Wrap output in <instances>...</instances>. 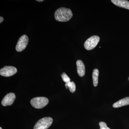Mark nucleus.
<instances>
[{"label":"nucleus","mask_w":129,"mask_h":129,"mask_svg":"<svg viewBox=\"0 0 129 129\" xmlns=\"http://www.w3.org/2000/svg\"><path fill=\"white\" fill-rule=\"evenodd\" d=\"M30 103L35 108L41 109L48 104V100L44 97H38L31 99Z\"/></svg>","instance_id":"2"},{"label":"nucleus","mask_w":129,"mask_h":129,"mask_svg":"<svg viewBox=\"0 0 129 129\" xmlns=\"http://www.w3.org/2000/svg\"><path fill=\"white\" fill-rule=\"evenodd\" d=\"M76 64L78 74L80 77H83L85 72V67L84 63L81 60H78L76 61Z\"/></svg>","instance_id":"8"},{"label":"nucleus","mask_w":129,"mask_h":129,"mask_svg":"<svg viewBox=\"0 0 129 129\" xmlns=\"http://www.w3.org/2000/svg\"><path fill=\"white\" fill-rule=\"evenodd\" d=\"M0 129H2V127H0Z\"/></svg>","instance_id":"17"},{"label":"nucleus","mask_w":129,"mask_h":129,"mask_svg":"<svg viewBox=\"0 0 129 129\" xmlns=\"http://www.w3.org/2000/svg\"><path fill=\"white\" fill-rule=\"evenodd\" d=\"M15 99L16 96L14 93H8L3 99L2 104L4 106H11L13 103Z\"/></svg>","instance_id":"7"},{"label":"nucleus","mask_w":129,"mask_h":129,"mask_svg":"<svg viewBox=\"0 0 129 129\" xmlns=\"http://www.w3.org/2000/svg\"><path fill=\"white\" fill-rule=\"evenodd\" d=\"M128 80H129V78H128Z\"/></svg>","instance_id":"18"},{"label":"nucleus","mask_w":129,"mask_h":129,"mask_svg":"<svg viewBox=\"0 0 129 129\" xmlns=\"http://www.w3.org/2000/svg\"><path fill=\"white\" fill-rule=\"evenodd\" d=\"M52 122V118L48 117L42 118L36 124L34 129H47L51 126Z\"/></svg>","instance_id":"3"},{"label":"nucleus","mask_w":129,"mask_h":129,"mask_svg":"<svg viewBox=\"0 0 129 129\" xmlns=\"http://www.w3.org/2000/svg\"><path fill=\"white\" fill-rule=\"evenodd\" d=\"M112 3L119 7L129 10V2L125 0H112Z\"/></svg>","instance_id":"9"},{"label":"nucleus","mask_w":129,"mask_h":129,"mask_svg":"<svg viewBox=\"0 0 129 129\" xmlns=\"http://www.w3.org/2000/svg\"><path fill=\"white\" fill-rule=\"evenodd\" d=\"M28 37L26 35H23L20 37L16 47V50L17 52H21L23 50L28 42Z\"/></svg>","instance_id":"5"},{"label":"nucleus","mask_w":129,"mask_h":129,"mask_svg":"<svg viewBox=\"0 0 129 129\" xmlns=\"http://www.w3.org/2000/svg\"><path fill=\"white\" fill-rule=\"evenodd\" d=\"M73 16L71 9L64 7L58 8L54 14L56 20L59 22H67L71 19Z\"/></svg>","instance_id":"1"},{"label":"nucleus","mask_w":129,"mask_h":129,"mask_svg":"<svg viewBox=\"0 0 129 129\" xmlns=\"http://www.w3.org/2000/svg\"><path fill=\"white\" fill-rule=\"evenodd\" d=\"M66 89H68V87L69 88L70 91L72 93H74L76 90V85L73 81L70 82L68 83H67L65 84Z\"/></svg>","instance_id":"12"},{"label":"nucleus","mask_w":129,"mask_h":129,"mask_svg":"<svg viewBox=\"0 0 129 129\" xmlns=\"http://www.w3.org/2000/svg\"><path fill=\"white\" fill-rule=\"evenodd\" d=\"M129 105V97L125 98L119 100L113 104V106L114 108H118L123 106Z\"/></svg>","instance_id":"10"},{"label":"nucleus","mask_w":129,"mask_h":129,"mask_svg":"<svg viewBox=\"0 0 129 129\" xmlns=\"http://www.w3.org/2000/svg\"><path fill=\"white\" fill-rule=\"evenodd\" d=\"M17 69L12 66H5L0 70V75L5 77H9L15 74L17 72Z\"/></svg>","instance_id":"6"},{"label":"nucleus","mask_w":129,"mask_h":129,"mask_svg":"<svg viewBox=\"0 0 129 129\" xmlns=\"http://www.w3.org/2000/svg\"><path fill=\"white\" fill-rule=\"evenodd\" d=\"M37 1L40 2H41L44 1L43 0H37Z\"/></svg>","instance_id":"16"},{"label":"nucleus","mask_w":129,"mask_h":129,"mask_svg":"<svg viewBox=\"0 0 129 129\" xmlns=\"http://www.w3.org/2000/svg\"><path fill=\"white\" fill-rule=\"evenodd\" d=\"M99 74V72L98 70L96 69H95L93 70V72H92V77L93 85L94 86H96L98 84Z\"/></svg>","instance_id":"11"},{"label":"nucleus","mask_w":129,"mask_h":129,"mask_svg":"<svg viewBox=\"0 0 129 129\" xmlns=\"http://www.w3.org/2000/svg\"><path fill=\"white\" fill-rule=\"evenodd\" d=\"M61 78L62 79V80H63L64 83H66V84L71 82L70 81V78L67 75V74L65 73H62L61 74Z\"/></svg>","instance_id":"13"},{"label":"nucleus","mask_w":129,"mask_h":129,"mask_svg":"<svg viewBox=\"0 0 129 129\" xmlns=\"http://www.w3.org/2000/svg\"><path fill=\"white\" fill-rule=\"evenodd\" d=\"M100 41V37L98 36H93L86 40L84 44L85 48L87 50H90L96 46Z\"/></svg>","instance_id":"4"},{"label":"nucleus","mask_w":129,"mask_h":129,"mask_svg":"<svg viewBox=\"0 0 129 129\" xmlns=\"http://www.w3.org/2000/svg\"><path fill=\"white\" fill-rule=\"evenodd\" d=\"M3 20H4V18H3V17L1 16V17H0V23H1L3 21Z\"/></svg>","instance_id":"15"},{"label":"nucleus","mask_w":129,"mask_h":129,"mask_svg":"<svg viewBox=\"0 0 129 129\" xmlns=\"http://www.w3.org/2000/svg\"><path fill=\"white\" fill-rule=\"evenodd\" d=\"M99 125H100V129H111L110 128L107 127V124L105 122H101L99 123Z\"/></svg>","instance_id":"14"}]
</instances>
